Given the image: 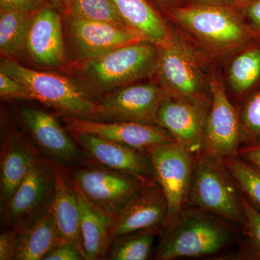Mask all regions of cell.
Here are the masks:
<instances>
[{
    "label": "cell",
    "mask_w": 260,
    "mask_h": 260,
    "mask_svg": "<svg viewBox=\"0 0 260 260\" xmlns=\"http://www.w3.org/2000/svg\"><path fill=\"white\" fill-rule=\"evenodd\" d=\"M22 119L38 145L54 160L65 164L83 162V152L55 117L40 109L23 108Z\"/></svg>",
    "instance_id": "18"
},
{
    "label": "cell",
    "mask_w": 260,
    "mask_h": 260,
    "mask_svg": "<svg viewBox=\"0 0 260 260\" xmlns=\"http://www.w3.org/2000/svg\"><path fill=\"white\" fill-rule=\"evenodd\" d=\"M169 95L165 89L155 83L121 87L109 92L98 102L97 114L93 120L97 118L100 121L158 124L159 108Z\"/></svg>",
    "instance_id": "8"
},
{
    "label": "cell",
    "mask_w": 260,
    "mask_h": 260,
    "mask_svg": "<svg viewBox=\"0 0 260 260\" xmlns=\"http://www.w3.org/2000/svg\"><path fill=\"white\" fill-rule=\"evenodd\" d=\"M49 3L57 6H64L66 8L67 5L69 4L70 0H48Z\"/></svg>",
    "instance_id": "37"
},
{
    "label": "cell",
    "mask_w": 260,
    "mask_h": 260,
    "mask_svg": "<svg viewBox=\"0 0 260 260\" xmlns=\"http://www.w3.org/2000/svg\"><path fill=\"white\" fill-rule=\"evenodd\" d=\"M75 191L79 202L80 237L85 259H104L111 246L112 218L95 208L79 190Z\"/></svg>",
    "instance_id": "22"
},
{
    "label": "cell",
    "mask_w": 260,
    "mask_h": 260,
    "mask_svg": "<svg viewBox=\"0 0 260 260\" xmlns=\"http://www.w3.org/2000/svg\"><path fill=\"white\" fill-rule=\"evenodd\" d=\"M158 49V73L162 87L174 96L202 102L203 78L194 56L174 36Z\"/></svg>",
    "instance_id": "10"
},
{
    "label": "cell",
    "mask_w": 260,
    "mask_h": 260,
    "mask_svg": "<svg viewBox=\"0 0 260 260\" xmlns=\"http://www.w3.org/2000/svg\"><path fill=\"white\" fill-rule=\"evenodd\" d=\"M18 228L15 259H44L49 251L64 242L54 220L52 206Z\"/></svg>",
    "instance_id": "20"
},
{
    "label": "cell",
    "mask_w": 260,
    "mask_h": 260,
    "mask_svg": "<svg viewBox=\"0 0 260 260\" xmlns=\"http://www.w3.org/2000/svg\"><path fill=\"white\" fill-rule=\"evenodd\" d=\"M242 202L245 213L244 226L251 252L260 259V212L242 193Z\"/></svg>",
    "instance_id": "30"
},
{
    "label": "cell",
    "mask_w": 260,
    "mask_h": 260,
    "mask_svg": "<svg viewBox=\"0 0 260 260\" xmlns=\"http://www.w3.org/2000/svg\"><path fill=\"white\" fill-rule=\"evenodd\" d=\"M85 256L79 246L74 243L63 242L44 256V260H83Z\"/></svg>",
    "instance_id": "32"
},
{
    "label": "cell",
    "mask_w": 260,
    "mask_h": 260,
    "mask_svg": "<svg viewBox=\"0 0 260 260\" xmlns=\"http://www.w3.org/2000/svg\"><path fill=\"white\" fill-rule=\"evenodd\" d=\"M38 156L31 145L19 133L5 135L0 154L1 208L11 199Z\"/></svg>",
    "instance_id": "19"
},
{
    "label": "cell",
    "mask_w": 260,
    "mask_h": 260,
    "mask_svg": "<svg viewBox=\"0 0 260 260\" xmlns=\"http://www.w3.org/2000/svg\"><path fill=\"white\" fill-rule=\"evenodd\" d=\"M246 13L260 28V0H256L246 5Z\"/></svg>",
    "instance_id": "36"
},
{
    "label": "cell",
    "mask_w": 260,
    "mask_h": 260,
    "mask_svg": "<svg viewBox=\"0 0 260 260\" xmlns=\"http://www.w3.org/2000/svg\"><path fill=\"white\" fill-rule=\"evenodd\" d=\"M162 229V226L149 228L115 238L109 247L106 259H148L154 241Z\"/></svg>",
    "instance_id": "25"
},
{
    "label": "cell",
    "mask_w": 260,
    "mask_h": 260,
    "mask_svg": "<svg viewBox=\"0 0 260 260\" xmlns=\"http://www.w3.org/2000/svg\"><path fill=\"white\" fill-rule=\"evenodd\" d=\"M0 72L23 84L32 97L73 117L93 119L98 102L73 80L56 73L30 69L13 59H2Z\"/></svg>",
    "instance_id": "4"
},
{
    "label": "cell",
    "mask_w": 260,
    "mask_h": 260,
    "mask_svg": "<svg viewBox=\"0 0 260 260\" xmlns=\"http://www.w3.org/2000/svg\"><path fill=\"white\" fill-rule=\"evenodd\" d=\"M25 49L41 66L56 68L66 59L61 16L52 8H41L32 16Z\"/></svg>",
    "instance_id": "17"
},
{
    "label": "cell",
    "mask_w": 260,
    "mask_h": 260,
    "mask_svg": "<svg viewBox=\"0 0 260 260\" xmlns=\"http://www.w3.org/2000/svg\"><path fill=\"white\" fill-rule=\"evenodd\" d=\"M158 65V47L145 40L83 61L81 73L98 90L111 92L153 76Z\"/></svg>",
    "instance_id": "3"
},
{
    "label": "cell",
    "mask_w": 260,
    "mask_h": 260,
    "mask_svg": "<svg viewBox=\"0 0 260 260\" xmlns=\"http://www.w3.org/2000/svg\"><path fill=\"white\" fill-rule=\"evenodd\" d=\"M165 1H169V0H165Z\"/></svg>",
    "instance_id": "39"
},
{
    "label": "cell",
    "mask_w": 260,
    "mask_h": 260,
    "mask_svg": "<svg viewBox=\"0 0 260 260\" xmlns=\"http://www.w3.org/2000/svg\"><path fill=\"white\" fill-rule=\"evenodd\" d=\"M19 229L11 228L0 235V260L15 259Z\"/></svg>",
    "instance_id": "33"
},
{
    "label": "cell",
    "mask_w": 260,
    "mask_h": 260,
    "mask_svg": "<svg viewBox=\"0 0 260 260\" xmlns=\"http://www.w3.org/2000/svg\"><path fill=\"white\" fill-rule=\"evenodd\" d=\"M242 224V193L221 158L203 151L194 157L186 206Z\"/></svg>",
    "instance_id": "2"
},
{
    "label": "cell",
    "mask_w": 260,
    "mask_h": 260,
    "mask_svg": "<svg viewBox=\"0 0 260 260\" xmlns=\"http://www.w3.org/2000/svg\"><path fill=\"white\" fill-rule=\"evenodd\" d=\"M65 8L68 18L126 25L113 0H70Z\"/></svg>",
    "instance_id": "26"
},
{
    "label": "cell",
    "mask_w": 260,
    "mask_h": 260,
    "mask_svg": "<svg viewBox=\"0 0 260 260\" xmlns=\"http://www.w3.org/2000/svg\"><path fill=\"white\" fill-rule=\"evenodd\" d=\"M242 138L249 145L260 143V90L246 103L242 116Z\"/></svg>",
    "instance_id": "29"
},
{
    "label": "cell",
    "mask_w": 260,
    "mask_h": 260,
    "mask_svg": "<svg viewBox=\"0 0 260 260\" xmlns=\"http://www.w3.org/2000/svg\"><path fill=\"white\" fill-rule=\"evenodd\" d=\"M34 13L23 10H0V51L6 57L20 54L25 48Z\"/></svg>",
    "instance_id": "24"
},
{
    "label": "cell",
    "mask_w": 260,
    "mask_h": 260,
    "mask_svg": "<svg viewBox=\"0 0 260 260\" xmlns=\"http://www.w3.org/2000/svg\"><path fill=\"white\" fill-rule=\"evenodd\" d=\"M44 0H0V10H23L35 13Z\"/></svg>",
    "instance_id": "34"
},
{
    "label": "cell",
    "mask_w": 260,
    "mask_h": 260,
    "mask_svg": "<svg viewBox=\"0 0 260 260\" xmlns=\"http://www.w3.org/2000/svg\"><path fill=\"white\" fill-rule=\"evenodd\" d=\"M66 19L72 47L83 61L128 44L147 40L139 32L127 25Z\"/></svg>",
    "instance_id": "12"
},
{
    "label": "cell",
    "mask_w": 260,
    "mask_h": 260,
    "mask_svg": "<svg viewBox=\"0 0 260 260\" xmlns=\"http://www.w3.org/2000/svg\"><path fill=\"white\" fill-rule=\"evenodd\" d=\"M238 156L260 169V143L240 148Z\"/></svg>",
    "instance_id": "35"
},
{
    "label": "cell",
    "mask_w": 260,
    "mask_h": 260,
    "mask_svg": "<svg viewBox=\"0 0 260 260\" xmlns=\"http://www.w3.org/2000/svg\"><path fill=\"white\" fill-rule=\"evenodd\" d=\"M210 91L211 108L205 121L203 151L219 158L238 156L242 135L237 111L216 78L210 82Z\"/></svg>",
    "instance_id": "11"
},
{
    "label": "cell",
    "mask_w": 260,
    "mask_h": 260,
    "mask_svg": "<svg viewBox=\"0 0 260 260\" xmlns=\"http://www.w3.org/2000/svg\"><path fill=\"white\" fill-rule=\"evenodd\" d=\"M51 161L55 175V192L52 204L54 220L63 240L74 243L83 251L78 195L67 177L61 162L55 160Z\"/></svg>",
    "instance_id": "21"
},
{
    "label": "cell",
    "mask_w": 260,
    "mask_h": 260,
    "mask_svg": "<svg viewBox=\"0 0 260 260\" xmlns=\"http://www.w3.org/2000/svg\"><path fill=\"white\" fill-rule=\"evenodd\" d=\"M239 189L260 209V169L239 156L221 158Z\"/></svg>",
    "instance_id": "27"
},
{
    "label": "cell",
    "mask_w": 260,
    "mask_h": 260,
    "mask_svg": "<svg viewBox=\"0 0 260 260\" xmlns=\"http://www.w3.org/2000/svg\"><path fill=\"white\" fill-rule=\"evenodd\" d=\"M81 165L68 177L70 182L95 208L111 218L117 215L147 183L101 164L84 162Z\"/></svg>",
    "instance_id": "6"
},
{
    "label": "cell",
    "mask_w": 260,
    "mask_h": 260,
    "mask_svg": "<svg viewBox=\"0 0 260 260\" xmlns=\"http://www.w3.org/2000/svg\"><path fill=\"white\" fill-rule=\"evenodd\" d=\"M227 222L197 208L183 209L174 226L166 232L156 259L200 257L218 252L233 239V230Z\"/></svg>",
    "instance_id": "1"
},
{
    "label": "cell",
    "mask_w": 260,
    "mask_h": 260,
    "mask_svg": "<svg viewBox=\"0 0 260 260\" xmlns=\"http://www.w3.org/2000/svg\"><path fill=\"white\" fill-rule=\"evenodd\" d=\"M208 112L203 102L169 95L159 108L157 123L194 156L203 151Z\"/></svg>",
    "instance_id": "13"
},
{
    "label": "cell",
    "mask_w": 260,
    "mask_h": 260,
    "mask_svg": "<svg viewBox=\"0 0 260 260\" xmlns=\"http://www.w3.org/2000/svg\"><path fill=\"white\" fill-rule=\"evenodd\" d=\"M67 123L68 130L73 134L95 135L138 150H145L151 145L176 141L167 129L158 124L100 121L77 117L68 118Z\"/></svg>",
    "instance_id": "14"
},
{
    "label": "cell",
    "mask_w": 260,
    "mask_h": 260,
    "mask_svg": "<svg viewBox=\"0 0 260 260\" xmlns=\"http://www.w3.org/2000/svg\"><path fill=\"white\" fill-rule=\"evenodd\" d=\"M0 95L3 99L32 100L28 89L18 80L0 72Z\"/></svg>",
    "instance_id": "31"
},
{
    "label": "cell",
    "mask_w": 260,
    "mask_h": 260,
    "mask_svg": "<svg viewBox=\"0 0 260 260\" xmlns=\"http://www.w3.org/2000/svg\"><path fill=\"white\" fill-rule=\"evenodd\" d=\"M260 77V49H250L237 56L232 62L229 80L239 93L247 91Z\"/></svg>",
    "instance_id": "28"
},
{
    "label": "cell",
    "mask_w": 260,
    "mask_h": 260,
    "mask_svg": "<svg viewBox=\"0 0 260 260\" xmlns=\"http://www.w3.org/2000/svg\"><path fill=\"white\" fill-rule=\"evenodd\" d=\"M172 15L178 23L212 47L231 48L246 41L248 32L234 13L214 5L176 8Z\"/></svg>",
    "instance_id": "9"
},
{
    "label": "cell",
    "mask_w": 260,
    "mask_h": 260,
    "mask_svg": "<svg viewBox=\"0 0 260 260\" xmlns=\"http://www.w3.org/2000/svg\"><path fill=\"white\" fill-rule=\"evenodd\" d=\"M54 192L52 161L38 156L11 199L2 208L5 222L10 228L25 225L52 206Z\"/></svg>",
    "instance_id": "7"
},
{
    "label": "cell",
    "mask_w": 260,
    "mask_h": 260,
    "mask_svg": "<svg viewBox=\"0 0 260 260\" xmlns=\"http://www.w3.org/2000/svg\"><path fill=\"white\" fill-rule=\"evenodd\" d=\"M113 2L126 25L139 32L149 42L160 45L172 35L158 12L146 0Z\"/></svg>",
    "instance_id": "23"
},
{
    "label": "cell",
    "mask_w": 260,
    "mask_h": 260,
    "mask_svg": "<svg viewBox=\"0 0 260 260\" xmlns=\"http://www.w3.org/2000/svg\"><path fill=\"white\" fill-rule=\"evenodd\" d=\"M153 164L155 177L168 203L165 232L170 230L187 205L194 156L177 142L145 148Z\"/></svg>",
    "instance_id": "5"
},
{
    "label": "cell",
    "mask_w": 260,
    "mask_h": 260,
    "mask_svg": "<svg viewBox=\"0 0 260 260\" xmlns=\"http://www.w3.org/2000/svg\"><path fill=\"white\" fill-rule=\"evenodd\" d=\"M168 203L156 179L148 181L112 218L111 244L115 238L155 226L164 227Z\"/></svg>",
    "instance_id": "15"
},
{
    "label": "cell",
    "mask_w": 260,
    "mask_h": 260,
    "mask_svg": "<svg viewBox=\"0 0 260 260\" xmlns=\"http://www.w3.org/2000/svg\"><path fill=\"white\" fill-rule=\"evenodd\" d=\"M238 1H239V3H240L241 4H246V5H247L253 3V2L256 1V0H238Z\"/></svg>",
    "instance_id": "38"
},
{
    "label": "cell",
    "mask_w": 260,
    "mask_h": 260,
    "mask_svg": "<svg viewBox=\"0 0 260 260\" xmlns=\"http://www.w3.org/2000/svg\"><path fill=\"white\" fill-rule=\"evenodd\" d=\"M75 141L98 164L126 173L144 182L155 179L153 164L145 150L89 134H73Z\"/></svg>",
    "instance_id": "16"
}]
</instances>
